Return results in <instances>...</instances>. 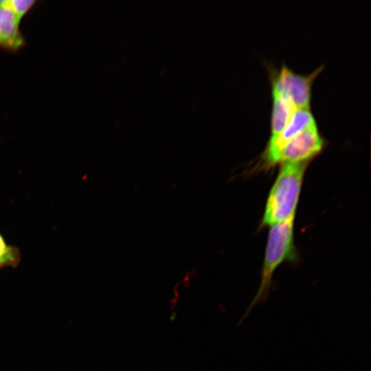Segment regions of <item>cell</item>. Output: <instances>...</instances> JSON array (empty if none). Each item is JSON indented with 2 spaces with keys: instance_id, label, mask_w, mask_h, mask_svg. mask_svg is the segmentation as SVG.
Returning a JSON list of instances; mask_svg holds the SVG:
<instances>
[{
  "instance_id": "cell-7",
  "label": "cell",
  "mask_w": 371,
  "mask_h": 371,
  "mask_svg": "<svg viewBox=\"0 0 371 371\" xmlns=\"http://www.w3.org/2000/svg\"><path fill=\"white\" fill-rule=\"evenodd\" d=\"M273 105L271 120V137L274 139L286 126L293 113L297 109L291 103L284 98L272 95Z\"/></svg>"
},
{
  "instance_id": "cell-1",
  "label": "cell",
  "mask_w": 371,
  "mask_h": 371,
  "mask_svg": "<svg viewBox=\"0 0 371 371\" xmlns=\"http://www.w3.org/2000/svg\"><path fill=\"white\" fill-rule=\"evenodd\" d=\"M310 162L281 164L267 197L262 226L274 225L295 214L304 173Z\"/></svg>"
},
{
  "instance_id": "cell-5",
  "label": "cell",
  "mask_w": 371,
  "mask_h": 371,
  "mask_svg": "<svg viewBox=\"0 0 371 371\" xmlns=\"http://www.w3.org/2000/svg\"><path fill=\"white\" fill-rule=\"evenodd\" d=\"M317 125L310 108L297 109L283 130L273 139H269L262 155L264 166L269 167L273 157L290 140L304 130Z\"/></svg>"
},
{
  "instance_id": "cell-3",
  "label": "cell",
  "mask_w": 371,
  "mask_h": 371,
  "mask_svg": "<svg viewBox=\"0 0 371 371\" xmlns=\"http://www.w3.org/2000/svg\"><path fill=\"white\" fill-rule=\"evenodd\" d=\"M322 68L319 67L308 75H302L286 65H282L271 80L272 95L284 98L297 109L310 108L311 87Z\"/></svg>"
},
{
  "instance_id": "cell-9",
  "label": "cell",
  "mask_w": 371,
  "mask_h": 371,
  "mask_svg": "<svg viewBox=\"0 0 371 371\" xmlns=\"http://www.w3.org/2000/svg\"><path fill=\"white\" fill-rule=\"evenodd\" d=\"M35 3L36 1L32 0L0 1V5L10 10L19 21H21Z\"/></svg>"
},
{
  "instance_id": "cell-8",
  "label": "cell",
  "mask_w": 371,
  "mask_h": 371,
  "mask_svg": "<svg viewBox=\"0 0 371 371\" xmlns=\"http://www.w3.org/2000/svg\"><path fill=\"white\" fill-rule=\"evenodd\" d=\"M21 258L19 249L8 244L0 233V269L5 267H16L19 264Z\"/></svg>"
},
{
  "instance_id": "cell-4",
  "label": "cell",
  "mask_w": 371,
  "mask_h": 371,
  "mask_svg": "<svg viewBox=\"0 0 371 371\" xmlns=\"http://www.w3.org/2000/svg\"><path fill=\"white\" fill-rule=\"evenodd\" d=\"M324 146V139L315 125L286 143L273 157L269 167L286 162L311 161L322 152Z\"/></svg>"
},
{
  "instance_id": "cell-6",
  "label": "cell",
  "mask_w": 371,
  "mask_h": 371,
  "mask_svg": "<svg viewBox=\"0 0 371 371\" xmlns=\"http://www.w3.org/2000/svg\"><path fill=\"white\" fill-rule=\"evenodd\" d=\"M20 21L8 8L0 5V47L16 51L24 45L19 30Z\"/></svg>"
},
{
  "instance_id": "cell-2",
  "label": "cell",
  "mask_w": 371,
  "mask_h": 371,
  "mask_svg": "<svg viewBox=\"0 0 371 371\" xmlns=\"http://www.w3.org/2000/svg\"><path fill=\"white\" fill-rule=\"evenodd\" d=\"M295 215L280 223L271 226L261 271L258 290L240 319V324L257 305L267 300L273 288V275L276 269L285 260L295 256L294 229Z\"/></svg>"
}]
</instances>
